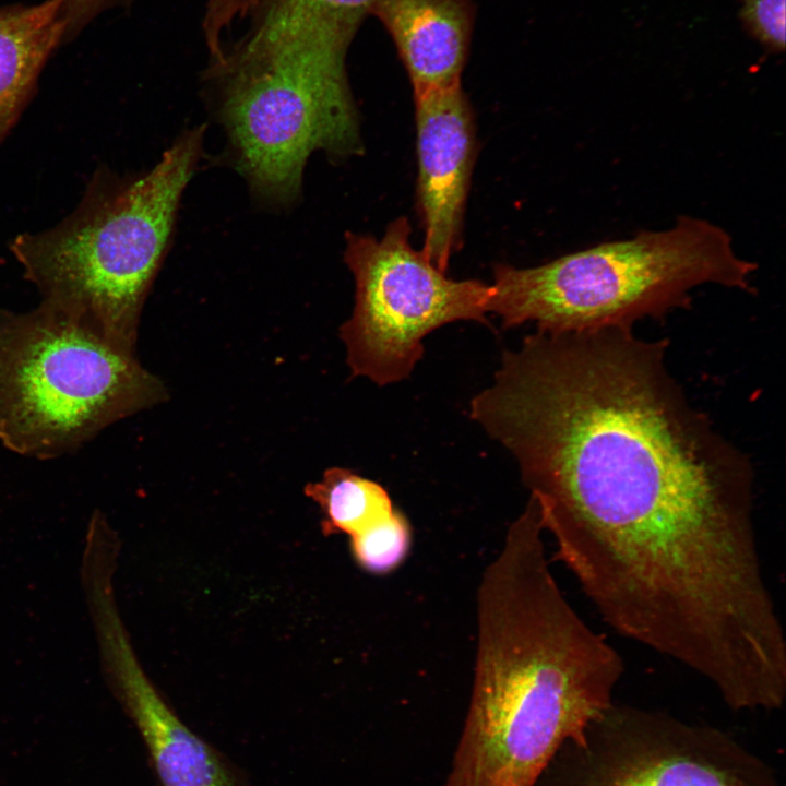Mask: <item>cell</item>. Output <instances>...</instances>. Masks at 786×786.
<instances>
[{
    "label": "cell",
    "instance_id": "12",
    "mask_svg": "<svg viewBox=\"0 0 786 786\" xmlns=\"http://www.w3.org/2000/svg\"><path fill=\"white\" fill-rule=\"evenodd\" d=\"M63 36L58 0L0 7V146L34 97Z\"/></svg>",
    "mask_w": 786,
    "mask_h": 786
},
{
    "label": "cell",
    "instance_id": "2",
    "mask_svg": "<svg viewBox=\"0 0 786 786\" xmlns=\"http://www.w3.org/2000/svg\"><path fill=\"white\" fill-rule=\"evenodd\" d=\"M528 499L477 592V644L463 727L440 786H534L612 703L620 654L558 586Z\"/></svg>",
    "mask_w": 786,
    "mask_h": 786
},
{
    "label": "cell",
    "instance_id": "10",
    "mask_svg": "<svg viewBox=\"0 0 786 786\" xmlns=\"http://www.w3.org/2000/svg\"><path fill=\"white\" fill-rule=\"evenodd\" d=\"M418 209L424 254L446 272L462 243L465 205L475 160V123L461 84L414 95Z\"/></svg>",
    "mask_w": 786,
    "mask_h": 786
},
{
    "label": "cell",
    "instance_id": "13",
    "mask_svg": "<svg viewBox=\"0 0 786 786\" xmlns=\"http://www.w3.org/2000/svg\"><path fill=\"white\" fill-rule=\"evenodd\" d=\"M305 493L319 505L326 535L350 537L396 510L384 487L343 467L324 471L321 479L307 484Z\"/></svg>",
    "mask_w": 786,
    "mask_h": 786
},
{
    "label": "cell",
    "instance_id": "1",
    "mask_svg": "<svg viewBox=\"0 0 786 786\" xmlns=\"http://www.w3.org/2000/svg\"><path fill=\"white\" fill-rule=\"evenodd\" d=\"M668 346L634 329L536 330L469 403L514 456L556 558L623 617L699 608L759 552L752 464L690 401Z\"/></svg>",
    "mask_w": 786,
    "mask_h": 786
},
{
    "label": "cell",
    "instance_id": "17",
    "mask_svg": "<svg viewBox=\"0 0 786 786\" xmlns=\"http://www.w3.org/2000/svg\"><path fill=\"white\" fill-rule=\"evenodd\" d=\"M130 0H58L64 27L63 44L75 38L95 17Z\"/></svg>",
    "mask_w": 786,
    "mask_h": 786
},
{
    "label": "cell",
    "instance_id": "16",
    "mask_svg": "<svg viewBox=\"0 0 786 786\" xmlns=\"http://www.w3.org/2000/svg\"><path fill=\"white\" fill-rule=\"evenodd\" d=\"M376 0H269L266 10L303 13L356 29Z\"/></svg>",
    "mask_w": 786,
    "mask_h": 786
},
{
    "label": "cell",
    "instance_id": "15",
    "mask_svg": "<svg viewBox=\"0 0 786 786\" xmlns=\"http://www.w3.org/2000/svg\"><path fill=\"white\" fill-rule=\"evenodd\" d=\"M743 29L766 51L785 50L786 0H738Z\"/></svg>",
    "mask_w": 786,
    "mask_h": 786
},
{
    "label": "cell",
    "instance_id": "8",
    "mask_svg": "<svg viewBox=\"0 0 786 786\" xmlns=\"http://www.w3.org/2000/svg\"><path fill=\"white\" fill-rule=\"evenodd\" d=\"M534 786H781L727 733L612 703L580 740L560 747Z\"/></svg>",
    "mask_w": 786,
    "mask_h": 786
},
{
    "label": "cell",
    "instance_id": "9",
    "mask_svg": "<svg viewBox=\"0 0 786 786\" xmlns=\"http://www.w3.org/2000/svg\"><path fill=\"white\" fill-rule=\"evenodd\" d=\"M87 611L106 682L138 728L159 786H251L157 691L136 657L116 598L98 596Z\"/></svg>",
    "mask_w": 786,
    "mask_h": 786
},
{
    "label": "cell",
    "instance_id": "11",
    "mask_svg": "<svg viewBox=\"0 0 786 786\" xmlns=\"http://www.w3.org/2000/svg\"><path fill=\"white\" fill-rule=\"evenodd\" d=\"M408 72L414 95L461 84L471 11L463 0H376Z\"/></svg>",
    "mask_w": 786,
    "mask_h": 786
},
{
    "label": "cell",
    "instance_id": "14",
    "mask_svg": "<svg viewBox=\"0 0 786 786\" xmlns=\"http://www.w3.org/2000/svg\"><path fill=\"white\" fill-rule=\"evenodd\" d=\"M412 527L397 509L379 523L350 536V552L366 572L386 574L406 559L412 546Z\"/></svg>",
    "mask_w": 786,
    "mask_h": 786
},
{
    "label": "cell",
    "instance_id": "3",
    "mask_svg": "<svg viewBox=\"0 0 786 786\" xmlns=\"http://www.w3.org/2000/svg\"><path fill=\"white\" fill-rule=\"evenodd\" d=\"M205 126L183 132L147 171L98 168L78 206L9 249L45 301L134 355L142 309L164 261Z\"/></svg>",
    "mask_w": 786,
    "mask_h": 786
},
{
    "label": "cell",
    "instance_id": "4",
    "mask_svg": "<svg viewBox=\"0 0 786 786\" xmlns=\"http://www.w3.org/2000/svg\"><path fill=\"white\" fill-rule=\"evenodd\" d=\"M356 29L319 16L265 10L214 63L218 115L236 167L254 195L288 204L308 157L358 154L361 139L345 55Z\"/></svg>",
    "mask_w": 786,
    "mask_h": 786
},
{
    "label": "cell",
    "instance_id": "5",
    "mask_svg": "<svg viewBox=\"0 0 786 786\" xmlns=\"http://www.w3.org/2000/svg\"><path fill=\"white\" fill-rule=\"evenodd\" d=\"M757 264L708 219L680 216L662 230L602 242L550 262L497 264L488 312L503 327L533 322L547 333L634 329L689 308L692 291L717 285L752 293Z\"/></svg>",
    "mask_w": 786,
    "mask_h": 786
},
{
    "label": "cell",
    "instance_id": "6",
    "mask_svg": "<svg viewBox=\"0 0 786 786\" xmlns=\"http://www.w3.org/2000/svg\"><path fill=\"white\" fill-rule=\"evenodd\" d=\"M167 395L135 355L53 306L0 308V443L9 451L36 460L76 452Z\"/></svg>",
    "mask_w": 786,
    "mask_h": 786
},
{
    "label": "cell",
    "instance_id": "7",
    "mask_svg": "<svg viewBox=\"0 0 786 786\" xmlns=\"http://www.w3.org/2000/svg\"><path fill=\"white\" fill-rule=\"evenodd\" d=\"M405 217L393 221L381 238L347 233L345 263L355 279V306L342 324L353 377L378 385L407 378L424 353L422 340L460 320L488 324L491 285L456 281L439 270L409 241Z\"/></svg>",
    "mask_w": 786,
    "mask_h": 786
},
{
    "label": "cell",
    "instance_id": "18",
    "mask_svg": "<svg viewBox=\"0 0 786 786\" xmlns=\"http://www.w3.org/2000/svg\"><path fill=\"white\" fill-rule=\"evenodd\" d=\"M227 4L239 9V10H250L255 8L261 0H224Z\"/></svg>",
    "mask_w": 786,
    "mask_h": 786
}]
</instances>
